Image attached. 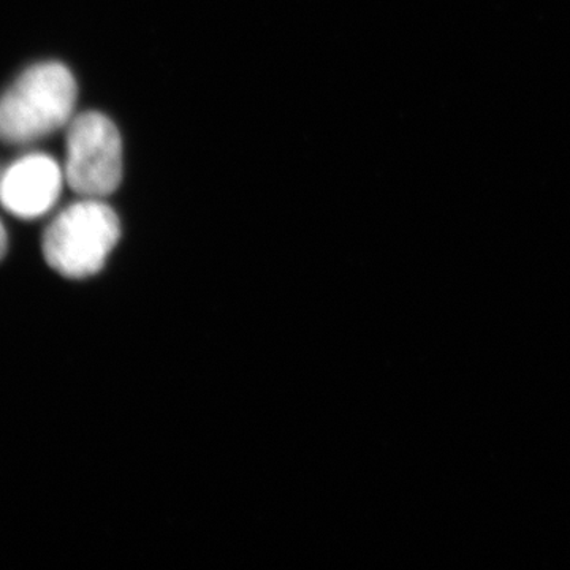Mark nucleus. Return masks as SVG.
<instances>
[{
	"instance_id": "obj_1",
	"label": "nucleus",
	"mask_w": 570,
	"mask_h": 570,
	"mask_svg": "<svg viewBox=\"0 0 570 570\" xmlns=\"http://www.w3.org/2000/svg\"><path fill=\"white\" fill-rule=\"evenodd\" d=\"M77 82L61 62H40L22 71L0 96V141L28 145L69 126Z\"/></svg>"
},
{
	"instance_id": "obj_2",
	"label": "nucleus",
	"mask_w": 570,
	"mask_h": 570,
	"mask_svg": "<svg viewBox=\"0 0 570 570\" xmlns=\"http://www.w3.org/2000/svg\"><path fill=\"white\" fill-rule=\"evenodd\" d=\"M121 238L118 214L102 198H85L67 206L48 225L43 257L50 268L70 279L97 275Z\"/></svg>"
},
{
	"instance_id": "obj_3",
	"label": "nucleus",
	"mask_w": 570,
	"mask_h": 570,
	"mask_svg": "<svg viewBox=\"0 0 570 570\" xmlns=\"http://www.w3.org/2000/svg\"><path fill=\"white\" fill-rule=\"evenodd\" d=\"M67 129L66 183L85 198H104L122 179V141L118 127L99 111L71 119Z\"/></svg>"
},
{
	"instance_id": "obj_4",
	"label": "nucleus",
	"mask_w": 570,
	"mask_h": 570,
	"mask_svg": "<svg viewBox=\"0 0 570 570\" xmlns=\"http://www.w3.org/2000/svg\"><path fill=\"white\" fill-rule=\"evenodd\" d=\"M66 175L47 154H28L0 174V204L21 219H37L59 200Z\"/></svg>"
},
{
	"instance_id": "obj_5",
	"label": "nucleus",
	"mask_w": 570,
	"mask_h": 570,
	"mask_svg": "<svg viewBox=\"0 0 570 570\" xmlns=\"http://www.w3.org/2000/svg\"><path fill=\"white\" fill-rule=\"evenodd\" d=\"M7 249H9V236H7L6 227L0 223V261L7 254Z\"/></svg>"
}]
</instances>
